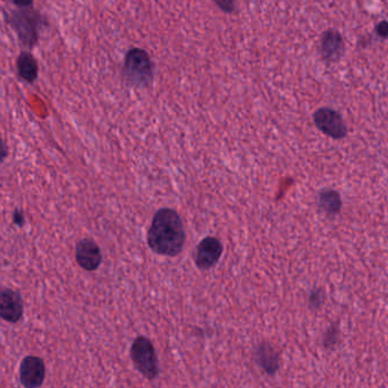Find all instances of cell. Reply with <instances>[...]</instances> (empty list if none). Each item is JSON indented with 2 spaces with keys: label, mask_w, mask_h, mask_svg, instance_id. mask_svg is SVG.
I'll list each match as a JSON object with an SVG mask.
<instances>
[{
  "label": "cell",
  "mask_w": 388,
  "mask_h": 388,
  "mask_svg": "<svg viewBox=\"0 0 388 388\" xmlns=\"http://www.w3.org/2000/svg\"><path fill=\"white\" fill-rule=\"evenodd\" d=\"M184 227L179 214L167 208L158 210L148 231V245L153 253L175 257L184 247Z\"/></svg>",
  "instance_id": "obj_1"
},
{
  "label": "cell",
  "mask_w": 388,
  "mask_h": 388,
  "mask_svg": "<svg viewBox=\"0 0 388 388\" xmlns=\"http://www.w3.org/2000/svg\"><path fill=\"white\" fill-rule=\"evenodd\" d=\"M131 357L136 368L147 379L153 380L158 376V359L150 340L139 336L131 346Z\"/></svg>",
  "instance_id": "obj_2"
},
{
  "label": "cell",
  "mask_w": 388,
  "mask_h": 388,
  "mask_svg": "<svg viewBox=\"0 0 388 388\" xmlns=\"http://www.w3.org/2000/svg\"><path fill=\"white\" fill-rule=\"evenodd\" d=\"M124 77L133 85H145L153 77L150 57L142 49H132L125 58Z\"/></svg>",
  "instance_id": "obj_3"
},
{
  "label": "cell",
  "mask_w": 388,
  "mask_h": 388,
  "mask_svg": "<svg viewBox=\"0 0 388 388\" xmlns=\"http://www.w3.org/2000/svg\"><path fill=\"white\" fill-rule=\"evenodd\" d=\"M314 122L318 130L334 140H342L348 135V126L343 117L332 108L323 107L314 113Z\"/></svg>",
  "instance_id": "obj_4"
},
{
  "label": "cell",
  "mask_w": 388,
  "mask_h": 388,
  "mask_svg": "<svg viewBox=\"0 0 388 388\" xmlns=\"http://www.w3.org/2000/svg\"><path fill=\"white\" fill-rule=\"evenodd\" d=\"M45 378V366L43 359L28 355L23 359L20 366V379L26 388H39Z\"/></svg>",
  "instance_id": "obj_5"
},
{
  "label": "cell",
  "mask_w": 388,
  "mask_h": 388,
  "mask_svg": "<svg viewBox=\"0 0 388 388\" xmlns=\"http://www.w3.org/2000/svg\"><path fill=\"white\" fill-rule=\"evenodd\" d=\"M23 312L21 295L11 289H0V318L7 323H16L22 319Z\"/></svg>",
  "instance_id": "obj_6"
},
{
  "label": "cell",
  "mask_w": 388,
  "mask_h": 388,
  "mask_svg": "<svg viewBox=\"0 0 388 388\" xmlns=\"http://www.w3.org/2000/svg\"><path fill=\"white\" fill-rule=\"evenodd\" d=\"M223 247L216 238H206L199 243L196 253V265L200 270H210L221 259Z\"/></svg>",
  "instance_id": "obj_7"
},
{
  "label": "cell",
  "mask_w": 388,
  "mask_h": 388,
  "mask_svg": "<svg viewBox=\"0 0 388 388\" xmlns=\"http://www.w3.org/2000/svg\"><path fill=\"white\" fill-rule=\"evenodd\" d=\"M75 258L77 264L82 267L83 270L94 272L98 270V267L101 264V251L96 242L87 238L77 243Z\"/></svg>",
  "instance_id": "obj_8"
},
{
  "label": "cell",
  "mask_w": 388,
  "mask_h": 388,
  "mask_svg": "<svg viewBox=\"0 0 388 388\" xmlns=\"http://www.w3.org/2000/svg\"><path fill=\"white\" fill-rule=\"evenodd\" d=\"M343 38L338 32L328 31L321 39V55L328 62L338 60L343 54Z\"/></svg>",
  "instance_id": "obj_9"
},
{
  "label": "cell",
  "mask_w": 388,
  "mask_h": 388,
  "mask_svg": "<svg viewBox=\"0 0 388 388\" xmlns=\"http://www.w3.org/2000/svg\"><path fill=\"white\" fill-rule=\"evenodd\" d=\"M257 362L268 375H275L279 369V355L275 348L270 343H262L258 346Z\"/></svg>",
  "instance_id": "obj_10"
},
{
  "label": "cell",
  "mask_w": 388,
  "mask_h": 388,
  "mask_svg": "<svg viewBox=\"0 0 388 388\" xmlns=\"http://www.w3.org/2000/svg\"><path fill=\"white\" fill-rule=\"evenodd\" d=\"M318 207L331 217L338 215L343 207L340 193L333 189H323L318 194Z\"/></svg>",
  "instance_id": "obj_11"
},
{
  "label": "cell",
  "mask_w": 388,
  "mask_h": 388,
  "mask_svg": "<svg viewBox=\"0 0 388 388\" xmlns=\"http://www.w3.org/2000/svg\"><path fill=\"white\" fill-rule=\"evenodd\" d=\"M17 67H18V73H20L21 77L28 82H33L35 77H37V64H35V60H33L31 55H22L20 60H18V62H17Z\"/></svg>",
  "instance_id": "obj_12"
},
{
  "label": "cell",
  "mask_w": 388,
  "mask_h": 388,
  "mask_svg": "<svg viewBox=\"0 0 388 388\" xmlns=\"http://www.w3.org/2000/svg\"><path fill=\"white\" fill-rule=\"evenodd\" d=\"M338 340H340V329H338L336 325H333V326L327 329V332L323 335V346L326 349L333 350L336 346V344L338 343Z\"/></svg>",
  "instance_id": "obj_13"
},
{
  "label": "cell",
  "mask_w": 388,
  "mask_h": 388,
  "mask_svg": "<svg viewBox=\"0 0 388 388\" xmlns=\"http://www.w3.org/2000/svg\"><path fill=\"white\" fill-rule=\"evenodd\" d=\"M325 302V292L321 289H315L309 295V306L312 310H317Z\"/></svg>",
  "instance_id": "obj_14"
},
{
  "label": "cell",
  "mask_w": 388,
  "mask_h": 388,
  "mask_svg": "<svg viewBox=\"0 0 388 388\" xmlns=\"http://www.w3.org/2000/svg\"><path fill=\"white\" fill-rule=\"evenodd\" d=\"M215 3L219 6V9L227 13H231L235 9V0H215Z\"/></svg>",
  "instance_id": "obj_15"
},
{
  "label": "cell",
  "mask_w": 388,
  "mask_h": 388,
  "mask_svg": "<svg viewBox=\"0 0 388 388\" xmlns=\"http://www.w3.org/2000/svg\"><path fill=\"white\" fill-rule=\"evenodd\" d=\"M9 156V148L6 145V142L4 141L3 138L0 136V164L5 160Z\"/></svg>",
  "instance_id": "obj_16"
},
{
  "label": "cell",
  "mask_w": 388,
  "mask_h": 388,
  "mask_svg": "<svg viewBox=\"0 0 388 388\" xmlns=\"http://www.w3.org/2000/svg\"><path fill=\"white\" fill-rule=\"evenodd\" d=\"M378 35L382 38L388 37V23L386 21L384 22L379 23L378 24L377 28H376Z\"/></svg>",
  "instance_id": "obj_17"
},
{
  "label": "cell",
  "mask_w": 388,
  "mask_h": 388,
  "mask_svg": "<svg viewBox=\"0 0 388 388\" xmlns=\"http://www.w3.org/2000/svg\"><path fill=\"white\" fill-rule=\"evenodd\" d=\"M14 223L15 224L20 225L22 226L24 224V216L20 211H15L14 214Z\"/></svg>",
  "instance_id": "obj_18"
}]
</instances>
